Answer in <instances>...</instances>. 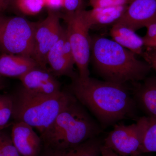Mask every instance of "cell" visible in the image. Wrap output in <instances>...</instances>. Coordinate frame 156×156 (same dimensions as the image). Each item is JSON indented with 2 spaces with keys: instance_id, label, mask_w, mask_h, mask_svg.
Masks as SVG:
<instances>
[{
  "instance_id": "obj_1",
  "label": "cell",
  "mask_w": 156,
  "mask_h": 156,
  "mask_svg": "<svg viewBox=\"0 0 156 156\" xmlns=\"http://www.w3.org/2000/svg\"><path fill=\"white\" fill-rule=\"evenodd\" d=\"M69 92L97 119L102 128L135 115L136 103L125 85L79 75L72 79Z\"/></svg>"
},
{
  "instance_id": "obj_2",
  "label": "cell",
  "mask_w": 156,
  "mask_h": 156,
  "mask_svg": "<svg viewBox=\"0 0 156 156\" xmlns=\"http://www.w3.org/2000/svg\"><path fill=\"white\" fill-rule=\"evenodd\" d=\"M136 55L113 40L99 36L91 38L92 63L105 81L125 85L145 79L151 68Z\"/></svg>"
},
{
  "instance_id": "obj_3",
  "label": "cell",
  "mask_w": 156,
  "mask_h": 156,
  "mask_svg": "<svg viewBox=\"0 0 156 156\" xmlns=\"http://www.w3.org/2000/svg\"><path fill=\"white\" fill-rule=\"evenodd\" d=\"M102 128L76 99L72 101L40 134L43 147L66 148L98 136Z\"/></svg>"
},
{
  "instance_id": "obj_4",
  "label": "cell",
  "mask_w": 156,
  "mask_h": 156,
  "mask_svg": "<svg viewBox=\"0 0 156 156\" xmlns=\"http://www.w3.org/2000/svg\"><path fill=\"white\" fill-rule=\"evenodd\" d=\"M12 118L36 128L40 134L51 125L56 117L76 98L68 91L54 95L31 92L22 87L14 95Z\"/></svg>"
},
{
  "instance_id": "obj_5",
  "label": "cell",
  "mask_w": 156,
  "mask_h": 156,
  "mask_svg": "<svg viewBox=\"0 0 156 156\" xmlns=\"http://www.w3.org/2000/svg\"><path fill=\"white\" fill-rule=\"evenodd\" d=\"M66 24V34L71 47L75 64L79 71V77H89V66L91 58V28L85 15V10L66 13L61 16Z\"/></svg>"
},
{
  "instance_id": "obj_6",
  "label": "cell",
  "mask_w": 156,
  "mask_h": 156,
  "mask_svg": "<svg viewBox=\"0 0 156 156\" xmlns=\"http://www.w3.org/2000/svg\"><path fill=\"white\" fill-rule=\"evenodd\" d=\"M36 26L23 17L0 16V49L3 53L32 57Z\"/></svg>"
},
{
  "instance_id": "obj_7",
  "label": "cell",
  "mask_w": 156,
  "mask_h": 156,
  "mask_svg": "<svg viewBox=\"0 0 156 156\" xmlns=\"http://www.w3.org/2000/svg\"><path fill=\"white\" fill-rule=\"evenodd\" d=\"M60 18L61 15L56 11L48 10L45 19L36 23L32 58L42 68L47 69L48 53L64 30L60 24Z\"/></svg>"
},
{
  "instance_id": "obj_8",
  "label": "cell",
  "mask_w": 156,
  "mask_h": 156,
  "mask_svg": "<svg viewBox=\"0 0 156 156\" xmlns=\"http://www.w3.org/2000/svg\"><path fill=\"white\" fill-rule=\"evenodd\" d=\"M143 123L141 118L136 123L126 126L115 124L111 131L104 139L103 144L122 156L140 154Z\"/></svg>"
},
{
  "instance_id": "obj_9",
  "label": "cell",
  "mask_w": 156,
  "mask_h": 156,
  "mask_svg": "<svg viewBox=\"0 0 156 156\" xmlns=\"http://www.w3.org/2000/svg\"><path fill=\"white\" fill-rule=\"evenodd\" d=\"M47 60L54 76H68L72 79L79 75L74 73L72 50L65 29L60 38L48 53Z\"/></svg>"
},
{
  "instance_id": "obj_10",
  "label": "cell",
  "mask_w": 156,
  "mask_h": 156,
  "mask_svg": "<svg viewBox=\"0 0 156 156\" xmlns=\"http://www.w3.org/2000/svg\"><path fill=\"white\" fill-rule=\"evenodd\" d=\"M156 22V0H133L115 23L136 31Z\"/></svg>"
},
{
  "instance_id": "obj_11",
  "label": "cell",
  "mask_w": 156,
  "mask_h": 156,
  "mask_svg": "<svg viewBox=\"0 0 156 156\" xmlns=\"http://www.w3.org/2000/svg\"><path fill=\"white\" fill-rule=\"evenodd\" d=\"M11 138L21 156H40L43 149L41 138L28 124L15 122L12 128Z\"/></svg>"
},
{
  "instance_id": "obj_12",
  "label": "cell",
  "mask_w": 156,
  "mask_h": 156,
  "mask_svg": "<svg viewBox=\"0 0 156 156\" xmlns=\"http://www.w3.org/2000/svg\"><path fill=\"white\" fill-rule=\"evenodd\" d=\"M22 87L31 92L54 95L61 92L60 83L48 70L38 66L19 78Z\"/></svg>"
},
{
  "instance_id": "obj_13",
  "label": "cell",
  "mask_w": 156,
  "mask_h": 156,
  "mask_svg": "<svg viewBox=\"0 0 156 156\" xmlns=\"http://www.w3.org/2000/svg\"><path fill=\"white\" fill-rule=\"evenodd\" d=\"M39 66L32 57L3 53L0 56L1 76L19 79L30 70Z\"/></svg>"
},
{
  "instance_id": "obj_14",
  "label": "cell",
  "mask_w": 156,
  "mask_h": 156,
  "mask_svg": "<svg viewBox=\"0 0 156 156\" xmlns=\"http://www.w3.org/2000/svg\"><path fill=\"white\" fill-rule=\"evenodd\" d=\"M103 141L98 136L72 147L63 149L43 147L40 156H101Z\"/></svg>"
},
{
  "instance_id": "obj_15",
  "label": "cell",
  "mask_w": 156,
  "mask_h": 156,
  "mask_svg": "<svg viewBox=\"0 0 156 156\" xmlns=\"http://www.w3.org/2000/svg\"><path fill=\"white\" fill-rule=\"evenodd\" d=\"M134 98L136 105L147 115L156 119V78H150L134 89Z\"/></svg>"
},
{
  "instance_id": "obj_16",
  "label": "cell",
  "mask_w": 156,
  "mask_h": 156,
  "mask_svg": "<svg viewBox=\"0 0 156 156\" xmlns=\"http://www.w3.org/2000/svg\"><path fill=\"white\" fill-rule=\"evenodd\" d=\"M112 40L136 55H142L144 46L143 38L128 27L115 23L110 30Z\"/></svg>"
},
{
  "instance_id": "obj_17",
  "label": "cell",
  "mask_w": 156,
  "mask_h": 156,
  "mask_svg": "<svg viewBox=\"0 0 156 156\" xmlns=\"http://www.w3.org/2000/svg\"><path fill=\"white\" fill-rule=\"evenodd\" d=\"M128 6L92 8L85 10V15L91 28L95 26L113 25L123 16Z\"/></svg>"
},
{
  "instance_id": "obj_18",
  "label": "cell",
  "mask_w": 156,
  "mask_h": 156,
  "mask_svg": "<svg viewBox=\"0 0 156 156\" xmlns=\"http://www.w3.org/2000/svg\"><path fill=\"white\" fill-rule=\"evenodd\" d=\"M141 119L143 133L140 154L156 153V119L147 116Z\"/></svg>"
},
{
  "instance_id": "obj_19",
  "label": "cell",
  "mask_w": 156,
  "mask_h": 156,
  "mask_svg": "<svg viewBox=\"0 0 156 156\" xmlns=\"http://www.w3.org/2000/svg\"><path fill=\"white\" fill-rule=\"evenodd\" d=\"M13 109L12 95H0V131L9 125L12 117Z\"/></svg>"
},
{
  "instance_id": "obj_20",
  "label": "cell",
  "mask_w": 156,
  "mask_h": 156,
  "mask_svg": "<svg viewBox=\"0 0 156 156\" xmlns=\"http://www.w3.org/2000/svg\"><path fill=\"white\" fill-rule=\"evenodd\" d=\"M17 9L23 14L35 15L44 7V0H15Z\"/></svg>"
},
{
  "instance_id": "obj_21",
  "label": "cell",
  "mask_w": 156,
  "mask_h": 156,
  "mask_svg": "<svg viewBox=\"0 0 156 156\" xmlns=\"http://www.w3.org/2000/svg\"><path fill=\"white\" fill-rule=\"evenodd\" d=\"M0 146L4 156H22L14 145L11 138L1 131Z\"/></svg>"
},
{
  "instance_id": "obj_22",
  "label": "cell",
  "mask_w": 156,
  "mask_h": 156,
  "mask_svg": "<svg viewBox=\"0 0 156 156\" xmlns=\"http://www.w3.org/2000/svg\"><path fill=\"white\" fill-rule=\"evenodd\" d=\"M133 0H89L92 8L128 5Z\"/></svg>"
},
{
  "instance_id": "obj_23",
  "label": "cell",
  "mask_w": 156,
  "mask_h": 156,
  "mask_svg": "<svg viewBox=\"0 0 156 156\" xmlns=\"http://www.w3.org/2000/svg\"><path fill=\"white\" fill-rule=\"evenodd\" d=\"M66 13H72L83 9L82 0H62Z\"/></svg>"
},
{
  "instance_id": "obj_24",
  "label": "cell",
  "mask_w": 156,
  "mask_h": 156,
  "mask_svg": "<svg viewBox=\"0 0 156 156\" xmlns=\"http://www.w3.org/2000/svg\"><path fill=\"white\" fill-rule=\"evenodd\" d=\"M147 48V50L143 51L141 55L151 68L156 72V48Z\"/></svg>"
},
{
  "instance_id": "obj_25",
  "label": "cell",
  "mask_w": 156,
  "mask_h": 156,
  "mask_svg": "<svg viewBox=\"0 0 156 156\" xmlns=\"http://www.w3.org/2000/svg\"><path fill=\"white\" fill-rule=\"evenodd\" d=\"M44 6L48 10L56 11L63 8L62 0H44Z\"/></svg>"
},
{
  "instance_id": "obj_26",
  "label": "cell",
  "mask_w": 156,
  "mask_h": 156,
  "mask_svg": "<svg viewBox=\"0 0 156 156\" xmlns=\"http://www.w3.org/2000/svg\"><path fill=\"white\" fill-rule=\"evenodd\" d=\"M101 156H122L102 144L101 149Z\"/></svg>"
},
{
  "instance_id": "obj_27",
  "label": "cell",
  "mask_w": 156,
  "mask_h": 156,
  "mask_svg": "<svg viewBox=\"0 0 156 156\" xmlns=\"http://www.w3.org/2000/svg\"><path fill=\"white\" fill-rule=\"evenodd\" d=\"M8 4V0H0V13L6 9Z\"/></svg>"
},
{
  "instance_id": "obj_28",
  "label": "cell",
  "mask_w": 156,
  "mask_h": 156,
  "mask_svg": "<svg viewBox=\"0 0 156 156\" xmlns=\"http://www.w3.org/2000/svg\"><path fill=\"white\" fill-rule=\"evenodd\" d=\"M155 44H156V37L151 41L146 44L145 45V46L147 48H152V47Z\"/></svg>"
},
{
  "instance_id": "obj_29",
  "label": "cell",
  "mask_w": 156,
  "mask_h": 156,
  "mask_svg": "<svg viewBox=\"0 0 156 156\" xmlns=\"http://www.w3.org/2000/svg\"><path fill=\"white\" fill-rule=\"evenodd\" d=\"M4 88V86L3 85L2 83L0 81V90L3 89Z\"/></svg>"
},
{
  "instance_id": "obj_30",
  "label": "cell",
  "mask_w": 156,
  "mask_h": 156,
  "mask_svg": "<svg viewBox=\"0 0 156 156\" xmlns=\"http://www.w3.org/2000/svg\"><path fill=\"white\" fill-rule=\"evenodd\" d=\"M0 156H4L3 155L2 151V148H1V146H0Z\"/></svg>"
},
{
  "instance_id": "obj_31",
  "label": "cell",
  "mask_w": 156,
  "mask_h": 156,
  "mask_svg": "<svg viewBox=\"0 0 156 156\" xmlns=\"http://www.w3.org/2000/svg\"><path fill=\"white\" fill-rule=\"evenodd\" d=\"M156 48V44L154 45L152 48Z\"/></svg>"
},
{
  "instance_id": "obj_32",
  "label": "cell",
  "mask_w": 156,
  "mask_h": 156,
  "mask_svg": "<svg viewBox=\"0 0 156 156\" xmlns=\"http://www.w3.org/2000/svg\"><path fill=\"white\" fill-rule=\"evenodd\" d=\"M136 156H144L142 154H140L138 155H136Z\"/></svg>"
},
{
  "instance_id": "obj_33",
  "label": "cell",
  "mask_w": 156,
  "mask_h": 156,
  "mask_svg": "<svg viewBox=\"0 0 156 156\" xmlns=\"http://www.w3.org/2000/svg\"><path fill=\"white\" fill-rule=\"evenodd\" d=\"M15 1V0H8V2H9H9H10V1Z\"/></svg>"
}]
</instances>
